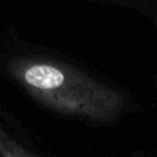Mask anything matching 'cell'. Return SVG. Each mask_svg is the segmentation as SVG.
I'll use <instances>...</instances> for the list:
<instances>
[{"mask_svg": "<svg viewBox=\"0 0 157 157\" xmlns=\"http://www.w3.org/2000/svg\"><path fill=\"white\" fill-rule=\"evenodd\" d=\"M0 157H58L9 107L0 103Z\"/></svg>", "mask_w": 157, "mask_h": 157, "instance_id": "cell-2", "label": "cell"}, {"mask_svg": "<svg viewBox=\"0 0 157 157\" xmlns=\"http://www.w3.org/2000/svg\"><path fill=\"white\" fill-rule=\"evenodd\" d=\"M0 74L43 110L87 126H117L139 110L129 92L110 78L16 31L0 37Z\"/></svg>", "mask_w": 157, "mask_h": 157, "instance_id": "cell-1", "label": "cell"}]
</instances>
